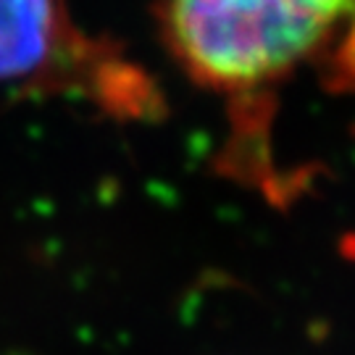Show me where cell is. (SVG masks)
Returning <instances> with one entry per match:
<instances>
[{
  "instance_id": "obj_1",
  "label": "cell",
  "mask_w": 355,
  "mask_h": 355,
  "mask_svg": "<svg viewBox=\"0 0 355 355\" xmlns=\"http://www.w3.org/2000/svg\"><path fill=\"white\" fill-rule=\"evenodd\" d=\"M355 0H158L168 51L200 85L253 87L303 61Z\"/></svg>"
},
{
  "instance_id": "obj_2",
  "label": "cell",
  "mask_w": 355,
  "mask_h": 355,
  "mask_svg": "<svg viewBox=\"0 0 355 355\" xmlns=\"http://www.w3.org/2000/svg\"><path fill=\"white\" fill-rule=\"evenodd\" d=\"M0 89L87 103L116 121L161 108L150 76L111 37L85 32L66 0H0Z\"/></svg>"
}]
</instances>
